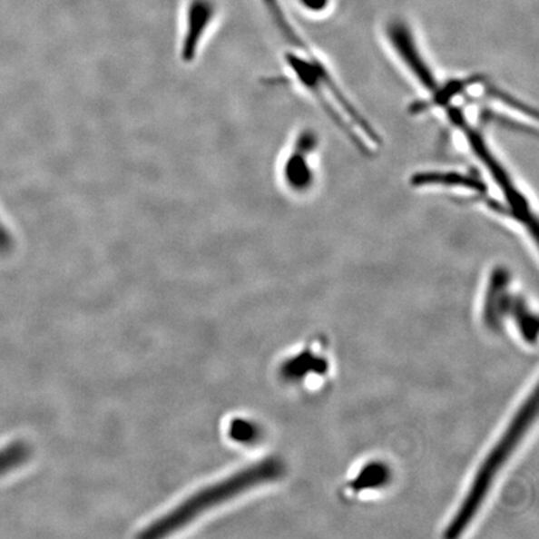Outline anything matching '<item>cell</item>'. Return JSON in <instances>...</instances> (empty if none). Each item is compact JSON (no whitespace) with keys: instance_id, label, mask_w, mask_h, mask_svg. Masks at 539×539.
<instances>
[{"instance_id":"obj_3","label":"cell","mask_w":539,"mask_h":539,"mask_svg":"<svg viewBox=\"0 0 539 539\" xmlns=\"http://www.w3.org/2000/svg\"><path fill=\"white\" fill-rule=\"evenodd\" d=\"M318 148V136L312 129H304L296 135L288 154L279 166V178L289 191L308 194L315 184L314 156Z\"/></svg>"},{"instance_id":"obj_4","label":"cell","mask_w":539,"mask_h":539,"mask_svg":"<svg viewBox=\"0 0 539 539\" xmlns=\"http://www.w3.org/2000/svg\"><path fill=\"white\" fill-rule=\"evenodd\" d=\"M215 15L216 9L211 0H190L185 9L184 32L180 43L182 62L188 64L194 62L211 29Z\"/></svg>"},{"instance_id":"obj_8","label":"cell","mask_w":539,"mask_h":539,"mask_svg":"<svg viewBox=\"0 0 539 539\" xmlns=\"http://www.w3.org/2000/svg\"><path fill=\"white\" fill-rule=\"evenodd\" d=\"M309 12H322L328 6V0H299Z\"/></svg>"},{"instance_id":"obj_2","label":"cell","mask_w":539,"mask_h":539,"mask_svg":"<svg viewBox=\"0 0 539 539\" xmlns=\"http://www.w3.org/2000/svg\"><path fill=\"white\" fill-rule=\"evenodd\" d=\"M535 416H537V397L534 392V395L525 399L517 414L512 418L511 424L508 425L505 434L501 436L497 444L485 458L484 464L479 466L478 472L475 475L474 482H472L464 502L459 505L457 514L452 518L451 524H448L446 537H458L474 521L482 505L485 504L499 472L514 454L515 448L521 444L524 436L527 435L529 427L534 422Z\"/></svg>"},{"instance_id":"obj_6","label":"cell","mask_w":539,"mask_h":539,"mask_svg":"<svg viewBox=\"0 0 539 539\" xmlns=\"http://www.w3.org/2000/svg\"><path fill=\"white\" fill-rule=\"evenodd\" d=\"M271 15L272 22L276 25V28L279 29V34L282 36H288L289 33L294 30V26L291 25V23L289 22L288 16H286L284 9H282L281 5H279V0H262Z\"/></svg>"},{"instance_id":"obj_1","label":"cell","mask_w":539,"mask_h":539,"mask_svg":"<svg viewBox=\"0 0 539 539\" xmlns=\"http://www.w3.org/2000/svg\"><path fill=\"white\" fill-rule=\"evenodd\" d=\"M284 464L279 458H266L258 464L249 466L236 474L229 475L222 481L202 488L191 497L172 508V512L162 515L154 524L149 525L142 538H162L185 527L195 521L199 515L206 514L216 505L225 504L231 498L245 494L258 485L274 482L284 475Z\"/></svg>"},{"instance_id":"obj_5","label":"cell","mask_w":539,"mask_h":539,"mask_svg":"<svg viewBox=\"0 0 539 539\" xmlns=\"http://www.w3.org/2000/svg\"><path fill=\"white\" fill-rule=\"evenodd\" d=\"M32 455V446L20 439L0 448V475L22 467L29 461Z\"/></svg>"},{"instance_id":"obj_7","label":"cell","mask_w":539,"mask_h":539,"mask_svg":"<svg viewBox=\"0 0 539 539\" xmlns=\"http://www.w3.org/2000/svg\"><path fill=\"white\" fill-rule=\"evenodd\" d=\"M258 434L259 431L254 427V425L251 422L244 421V419H236L230 427V436L239 442H252Z\"/></svg>"}]
</instances>
